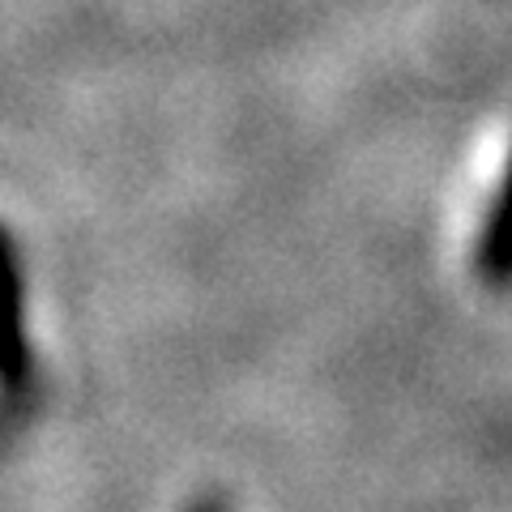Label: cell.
Instances as JSON below:
<instances>
[{"label":"cell","mask_w":512,"mask_h":512,"mask_svg":"<svg viewBox=\"0 0 512 512\" xmlns=\"http://www.w3.org/2000/svg\"><path fill=\"white\" fill-rule=\"evenodd\" d=\"M478 274L491 286H512V154L504 167L500 192H495V205L483 222V235H478Z\"/></svg>","instance_id":"1"},{"label":"cell","mask_w":512,"mask_h":512,"mask_svg":"<svg viewBox=\"0 0 512 512\" xmlns=\"http://www.w3.org/2000/svg\"><path fill=\"white\" fill-rule=\"evenodd\" d=\"M192 512H222V508H218V504H197Z\"/></svg>","instance_id":"2"}]
</instances>
